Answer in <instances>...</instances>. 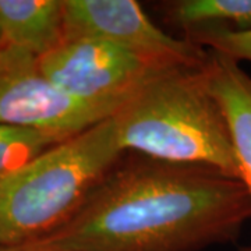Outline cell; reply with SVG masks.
Masks as SVG:
<instances>
[{"instance_id": "cell-1", "label": "cell", "mask_w": 251, "mask_h": 251, "mask_svg": "<svg viewBox=\"0 0 251 251\" xmlns=\"http://www.w3.org/2000/svg\"><path fill=\"white\" fill-rule=\"evenodd\" d=\"M251 218L242 180L126 152L70 224L39 242L70 251H197Z\"/></svg>"}, {"instance_id": "cell-10", "label": "cell", "mask_w": 251, "mask_h": 251, "mask_svg": "<svg viewBox=\"0 0 251 251\" xmlns=\"http://www.w3.org/2000/svg\"><path fill=\"white\" fill-rule=\"evenodd\" d=\"M64 140L69 138L34 128L0 125V179L23 169Z\"/></svg>"}, {"instance_id": "cell-3", "label": "cell", "mask_w": 251, "mask_h": 251, "mask_svg": "<svg viewBox=\"0 0 251 251\" xmlns=\"http://www.w3.org/2000/svg\"><path fill=\"white\" fill-rule=\"evenodd\" d=\"M113 116L0 180V247L39 242L70 224L125 156Z\"/></svg>"}, {"instance_id": "cell-2", "label": "cell", "mask_w": 251, "mask_h": 251, "mask_svg": "<svg viewBox=\"0 0 251 251\" xmlns=\"http://www.w3.org/2000/svg\"><path fill=\"white\" fill-rule=\"evenodd\" d=\"M113 120L125 152L209 166L242 180L226 119L208 84L205 63L155 75Z\"/></svg>"}, {"instance_id": "cell-7", "label": "cell", "mask_w": 251, "mask_h": 251, "mask_svg": "<svg viewBox=\"0 0 251 251\" xmlns=\"http://www.w3.org/2000/svg\"><path fill=\"white\" fill-rule=\"evenodd\" d=\"M205 73L224 112L240 177L251 197V75L239 62L216 52L208 53Z\"/></svg>"}, {"instance_id": "cell-6", "label": "cell", "mask_w": 251, "mask_h": 251, "mask_svg": "<svg viewBox=\"0 0 251 251\" xmlns=\"http://www.w3.org/2000/svg\"><path fill=\"white\" fill-rule=\"evenodd\" d=\"M67 36H94L172 66H202L208 52L158 28L134 0H64ZM64 38V39H66Z\"/></svg>"}, {"instance_id": "cell-9", "label": "cell", "mask_w": 251, "mask_h": 251, "mask_svg": "<svg viewBox=\"0 0 251 251\" xmlns=\"http://www.w3.org/2000/svg\"><path fill=\"white\" fill-rule=\"evenodd\" d=\"M165 18L186 34L205 29H251V0H177L165 6Z\"/></svg>"}, {"instance_id": "cell-4", "label": "cell", "mask_w": 251, "mask_h": 251, "mask_svg": "<svg viewBox=\"0 0 251 251\" xmlns=\"http://www.w3.org/2000/svg\"><path fill=\"white\" fill-rule=\"evenodd\" d=\"M46 77L84 103L117 113L155 75L173 67L94 36H67L39 56Z\"/></svg>"}, {"instance_id": "cell-11", "label": "cell", "mask_w": 251, "mask_h": 251, "mask_svg": "<svg viewBox=\"0 0 251 251\" xmlns=\"http://www.w3.org/2000/svg\"><path fill=\"white\" fill-rule=\"evenodd\" d=\"M184 38L201 48L227 56L236 62H251V29L229 31V29H205L188 32Z\"/></svg>"}, {"instance_id": "cell-12", "label": "cell", "mask_w": 251, "mask_h": 251, "mask_svg": "<svg viewBox=\"0 0 251 251\" xmlns=\"http://www.w3.org/2000/svg\"><path fill=\"white\" fill-rule=\"evenodd\" d=\"M0 251H70L56 247L52 244L44 242H32L18 246H10V247H0Z\"/></svg>"}, {"instance_id": "cell-14", "label": "cell", "mask_w": 251, "mask_h": 251, "mask_svg": "<svg viewBox=\"0 0 251 251\" xmlns=\"http://www.w3.org/2000/svg\"><path fill=\"white\" fill-rule=\"evenodd\" d=\"M0 180H1V179H0Z\"/></svg>"}, {"instance_id": "cell-5", "label": "cell", "mask_w": 251, "mask_h": 251, "mask_svg": "<svg viewBox=\"0 0 251 251\" xmlns=\"http://www.w3.org/2000/svg\"><path fill=\"white\" fill-rule=\"evenodd\" d=\"M77 100L46 77L39 57L23 48L0 45V125L59 134H80L113 116Z\"/></svg>"}, {"instance_id": "cell-8", "label": "cell", "mask_w": 251, "mask_h": 251, "mask_svg": "<svg viewBox=\"0 0 251 251\" xmlns=\"http://www.w3.org/2000/svg\"><path fill=\"white\" fill-rule=\"evenodd\" d=\"M64 38V0H0V45L23 48L39 57Z\"/></svg>"}, {"instance_id": "cell-13", "label": "cell", "mask_w": 251, "mask_h": 251, "mask_svg": "<svg viewBox=\"0 0 251 251\" xmlns=\"http://www.w3.org/2000/svg\"><path fill=\"white\" fill-rule=\"evenodd\" d=\"M242 251H251V246H250V247H244Z\"/></svg>"}]
</instances>
